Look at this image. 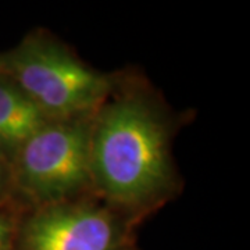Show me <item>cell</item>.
Returning a JSON list of instances; mask_svg holds the SVG:
<instances>
[{
    "label": "cell",
    "instance_id": "cell-1",
    "mask_svg": "<svg viewBox=\"0 0 250 250\" xmlns=\"http://www.w3.org/2000/svg\"><path fill=\"white\" fill-rule=\"evenodd\" d=\"M182 120L142 72H114L90 118L93 195L139 225L177 199L184 182L172 143Z\"/></svg>",
    "mask_w": 250,
    "mask_h": 250
},
{
    "label": "cell",
    "instance_id": "cell-2",
    "mask_svg": "<svg viewBox=\"0 0 250 250\" xmlns=\"http://www.w3.org/2000/svg\"><path fill=\"white\" fill-rule=\"evenodd\" d=\"M0 74L16 83L49 120L93 114L113 86L114 72L83 62L45 28L0 52Z\"/></svg>",
    "mask_w": 250,
    "mask_h": 250
},
{
    "label": "cell",
    "instance_id": "cell-3",
    "mask_svg": "<svg viewBox=\"0 0 250 250\" xmlns=\"http://www.w3.org/2000/svg\"><path fill=\"white\" fill-rule=\"evenodd\" d=\"M90 118L50 120L10 161V196L34 208L92 196ZM95 196V195H93Z\"/></svg>",
    "mask_w": 250,
    "mask_h": 250
},
{
    "label": "cell",
    "instance_id": "cell-4",
    "mask_svg": "<svg viewBox=\"0 0 250 250\" xmlns=\"http://www.w3.org/2000/svg\"><path fill=\"white\" fill-rule=\"evenodd\" d=\"M139 224L96 196L22 208L16 250H141Z\"/></svg>",
    "mask_w": 250,
    "mask_h": 250
},
{
    "label": "cell",
    "instance_id": "cell-5",
    "mask_svg": "<svg viewBox=\"0 0 250 250\" xmlns=\"http://www.w3.org/2000/svg\"><path fill=\"white\" fill-rule=\"evenodd\" d=\"M47 121L34 102L0 74V156L9 166L18 149Z\"/></svg>",
    "mask_w": 250,
    "mask_h": 250
},
{
    "label": "cell",
    "instance_id": "cell-6",
    "mask_svg": "<svg viewBox=\"0 0 250 250\" xmlns=\"http://www.w3.org/2000/svg\"><path fill=\"white\" fill-rule=\"evenodd\" d=\"M22 207L13 197L0 199V250H16L18 218Z\"/></svg>",
    "mask_w": 250,
    "mask_h": 250
},
{
    "label": "cell",
    "instance_id": "cell-7",
    "mask_svg": "<svg viewBox=\"0 0 250 250\" xmlns=\"http://www.w3.org/2000/svg\"><path fill=\"white\" fill-rule=\"evenodd\" d=\"M10 196V166L0 156V199Z\"/></svg>",
    "mask_w": 250,
    "mask_h": 250
}]
</instances>
